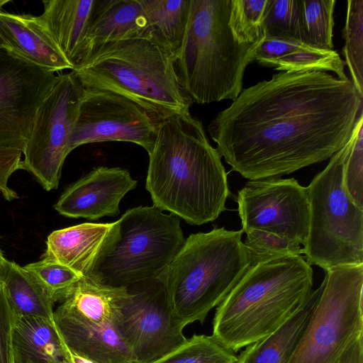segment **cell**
<instances>
[{
    "instance_id": "9a60e30c",
    "label": "cell",
    "mask_w": 363,
    "mask_h": 363,
    "mask_svg": "<svg viewBox=\"0 0 363 363\" xmlns=\"http://www.w3.org/2000/svg\"><path fill=\"white\" fill-rule=\"evenodd\" d=\"M137 184L125 169L98 167L69 185L54 207L60 214L72 218L116 216L120 202Z\"/></svg>"
},
{
    "instance_id": "60d3db41",
    "label": "cell",
    "mask_w": 363,
    "mask_h": 363,
    "mask_svg": "<svg viewBox=\"0 0 363 363\" xmlns=\"http://www.w3.org/2000/svg\"><path fill=\"white\" fill-rule=\"evenodd\" d=\"M0 47H5L6 48V45L4 43V42L2 40V39L0 38Z\"/></svg>"
},
{
    "instance_id": "4fadbf2b",
    "label": "cell",
    "mask_w": 363,
    "mask_h": 363,
    "mask_svg": "<svg viewBox=\"0 0 363 363\" xmlns=\"http://www.w3.org/2000/svg\"><path fill=\"white\" fill-rule=\"evenodd\" d=\"M56 80L54 72L0 47V147L24 151L37 111Z\"/></svg>"
},
{
    "instance_id": "5b68a950",
    "label": "cell",
    "mask_w": 363,
    "mask_h": 363,
    "mask_svg": "<svg viewBox=\"0 0 363 363\" xmlns=\"http://www.w3.org/2000/svg\"><path fill=\"white\" fill-rule=\"evenodd\" d=\"M230 0H191L174 69L185 94L197 104L235 100L260 43H240L229 27Z\"/></svg>"
},
{
    "instance_id": "30bf717a",
    "label": "cell",
    "mask_w": 363,
    "mask_h": 363,
    "mask_svg": "<svg viewBox=\"0 0 363 363\" xmlns=\"http://www.w3.org/2000/svg\"><path fill=\"white\" fill-rule=\"evenodd\" d=\"M84 87L72 71L57 75L40 106L23 154V169L46 191L58 187Z\"/></svg>"
},
{
    "instance_id": "277c9868",
    "label": "cell",
    "mask_w": 363,
    "mask_h": 363,
    "mask_svg": "<svg viewBox=\"0 0 363 363\" xmlns=\"http://www.w3.org/2000/svg\"><path fill=\"white\" fill-rule=\"evenodd\" d=\"M174 58L169 46L150 29L97 48L72 71L84 88L124 96L161 122L189 112L193 103L179 84Z\"/></svg>"
},
{
    "instance_id": "8fae6325",
    "label": "cell",
    "mask_w": 363,
    "mask_h": 363,
    "mask_svg": "<svg viewBox=\"0 0 363 363\" xmlns=\"http://www.w3.org/2000/svg\"><path fill=\"white\" fill-rule=\"evenodd\" d=\"M114 328L138 363H152L169 353L185 340L174 321L166 290L158 278L127 288Z\"/></svg>"
},
{
    "instance_id": "d4e9b609",
    "label": "cell",
    "mask_w": 363,
    "mask_h": 363,
    "mask_svg": "<svg viewBox=\"0 0 363 363\" xmlns=\"http://www.w3.org/2000/svg\"><path fill=\"white\" fill-rule=\"evenodd\" d=\"M0 281L16 318L39 316L54 320V302L24 267L6 259L0 269Z\"/></svg>"
},
{
    "instance_id": "7402d4cb",
    "label": "cell",
    "mask_w": 363,
    "mask_h": 363,
    "mask_svg": "<svg viewBox=\"0 0 363 363\" xmlns=\"http://www.w3.org/2000/svg\"><path fill=\"white\" fill-rule=\"evenodd\" d=\"M12 345L14 363H70L69 350L52 320L15 317Z\"/></svg>"
},
{
    "instance_id": "484cf974",
    "label": "cell",
    "mask_w": 363,
    "mask_h": 363,
    "mask_svg": "<svg viewBox=\"0 0 363 363\" xmlns=\"http://www.w3.org/2000/svg\"><path fill=\"white\" fill-rule=\"evenodd\" d=\"M149 26L172 49L179 50L186 31L191 0H139Z\"/></svg>"
},
{
    "instance_id": "ab89813d",
    "label": "cell",
    "mask_w": 363,
    "mask_h": 363,
    "mask_svg": "<svg viewBox=\"0 0 363 363\" xmlns=\"http://www.w3.org/2000/svg\"><path fill=\"white\" fill-rule=\"evenodd\" d=\"M9 1L10 0H0V11H1L2 6Z\"/></svg>"
},
{
    "instance_id": "4316f807",
    "label": "cell",
    "mask_w": 363,
    "mask_h": 363,
    "mask_svg": "<svg viewBox=\"0 0 363 363\" xmlns=\"http://www.w3.org/2000/svg\"><path fill=\"white\" fill-rule=\"evenodd\" d=\"M301 40L308 45L333 50L335 0H298Z\"/></svg>"
},
{
    "instance_id": "74e56055",
    "label": "cell",
    "mask_w": 363,
    "mask_h": 363,
    "mask_svg": "<svg viewBox=\"0 0 363 363\" xmlns=\"http://www.w3.org/2000/svg\"><path fill=\"white\" fill-rule=\"evenodd\" d=\"M69 362L70 363H96L94 361L79 355L69 350Z\"/></svg>"
},
{
    "instance_id": "cb8c5ba5",
    "label": "cell",
    "mask_w": 363,
    "mask_h": 363,
    "mask_svg": "<svg viewBox=\"0 0 363 363\" xmlns=\"http://www.w3.org/2000/svg\"><path fill=\"white\" fill-rule=\"evenodd\" d=\"M322 290H313L302 306L279 328L245 347L237 363H289Z\"/></svg>"
},
{
    "instance_id": "f1b7e54d",
    "label": "cell",
    "mask_w": 363,
    "mask_h": 363,
    "mask_svg": "<svg viewBox=\"0 0 363 363\" xmlns=\"http://www.w3.org/2000/svg\"><path fill=\"white\" fill-rule=\"evenodd\" d=\"M342 53L357 91L363 97V0H348Z\"/></svg>"
},
{
    "instance_id": "f546056e",
    "label": "cell",
    "mask_w": 363,
    "mask_h": 363,
    "mask_svg": "<svg viewBox=\"0 0 363 363\" xmlns=\"http://www.w3.org/2000/svg\"><path fill=\"white\" fill-rule=\"evenodd\" d=\"M268 0H230L229 27L240 43H260L265 38L264 19Z\"/></svg>"
},
{
    "instance_id": "4dcf8cb0",
    "label": "cell",
    "mask_w": 363,
    "mask_h": 363,
    "mask_svg": "<svg viewBox=\"0 0 363 363\" xmlns=\"http://www.w3.org/2000/svg\"><path fill=\"white\" fill-rule=\"evenodd\" d=\"M345 146L343 185L352 201L363 209V112Z\"/></svg>"
},
{
    "instance_id": "ffe728a7",
    "label": "cell",
    "mask_w": 363,
    "mask_h": 363,
    "mask_svg": "<svg viewBox=\"0 0 363 363\" xmlns=\"http://www.w3.org/2000/svg\"><path fill=\"white\" fill-rule=\"evenodd\" d=\"M255 61L279 71L331 72L341 79L348 78L345 62L337 51L317 48L294 38L265 37L256 50Z\"/></svg>"
},
{
    "instance_id": "d6986e66",
    "label": "cell",
    "mask_w": 363,
    "mask_h": 363,
    "mask_svg": "<svg viewBox=\"0 0 363 363\" xmlns=\"http://www.w3.org/2000/svg\"><path fill=\"white\" fill-rule=\"evenodd\" d=\"M0 38L6 48L37 66L54 72L72 69L37 16L0 11Z\"/></svg>"
},
{
    "instance_id": "8d00e7d4",
    "label": "cell",
    "mask_w": 363,
    "mask_h": 363,
    "mask_svg": "<svg viewBox=\"0 0 363 363\" xmlns=\"http://www.w3.org/2000/svg\"><path fill=\"white\" fill-rule=\"evenodd\" d=\"M338 363H363V337L349 345Z\"/></svg>"
},
{
    "instance_id": "d590c367",
    "label": "cell",
    "mask_w": 363,
    "mask_h": 363,
    "mask_svg": "<svg viewBox=\"0 0 363 363\" xmlns=\"http://www.w3.org/2000/svg\"><path fill=\"white\" fill-rule=\"evenodd\" d=\"M22 152L18 150L0 147V193L8 201L18 198L16 192L8 186L11 175L23 169Z\"/></svg>"
},
{
    "instance_id": "d6a6232c",
    "label": "cell",
    "mask_w": 363,
    "mask_h": 363,
    "mask_svg": "<svg viewBox=\"0 0 363 363\" xmlns=\"http://www.w3.org/2000/svg\"><path fill=\"white\" fill-rule=\"evenodd\" d=\"M24 267L35 277L54 303L62 302L82 278L67 266L45 258Z\"/></svg>"
},
{
    "instance_id": "7c38bea8",
    "label": "cell",
    "mask_w": 363,
    "mask_h": 363,
    "mask_svg": "<svg viewBox=\"0 0 363 363\" xmlns=\"http://www.w3.org/2000/svg\"><path fill=\"white\" fill-rule=\"evenodd\" d=\"M160 123L124 96L84 88L68 152L84 144L121 141L135 143L149 154L153 149Z\"/></svg>"
},
{
    "instance_id": "2e32d148",
    "label": "cell",
    "mask_w": 363,
    "mask_h": 363,
    "mask_svg": "<svg viewBox=\"0 0 363 363\" xmlns=\"http://www.w3.org/2000/svg\"><path fill=\"white\" fill-rule=\"evenodd\" d=\"M118 221L84 223L56 230L48 237L42 258L72 269L82 277L91 278L113 241Z\"/></svg>"
},
{
    "instance_id": "836d02e7",
    "label": "cell",
    "mask_w": 363,
    "mask_h": 363,
    "mask_svg": "<svg viewBox=\"0 0 363 363\" xmlns=\"http://www.w3.org/2000/svg\"><path fill=\"white\" fill-rule=\"evenodd\" d=\"M245 233L243 245L250 264L274 257L303 254L301 245L287 238L261 230H250Z\"/></svg>"
},
{
    "instance_id": "5bb4252c",
    "label": "cell",
    "mask_w": 363,
    "mask_h": 363,
    "mask_svg": "<svg viewBox=\"0 0 363 363\" xmlns=\"http://www.w3.org/2000/svg\"><path fill=\"white\" fill-rule=\"evenodd\" d=\"M242 230H261L304 245L310 210L306 187L294 178L250 180L238 192Z\"/></svg>"
},
{
    "instance_id": "6da1fadb",
    "label": "cell",
    "mask_w": 363,
    "mask_h": 363,
    "mask_svg": "<svg viewBox=\"0 0 363 363\" xmlns=\"http://www.w3.org/2000/svg\"><path fill=\"white\" fill-rule=\"evenodd\" d=\"M362 99L349 78L282 72L242 89L208 131L233 170L250 180L278 178L340 150Z\"/></svg>"
},
{
    "instance_id": "9c48e42d",
    "label": "cell",
    "mask_w": 363,
    "mask_h": 363,
    "mask_svg": "<svg viewBox=\"0 0 363 363\" xmlns=\"http://www.w3.org/2000/svg\"><path fill=\"white\" fill-rule=\"evenodd\" d=\"M324 272L321 292L289 363H338L363 337V264Z\"/></svg>"
},
{
    "instance_id": "1f68e13d",
    "label": "cell",
    "mask_w": 363,
    "mask_h": 363,
    "mask_svg": "<svg viewBox=\"0 0 363 363\" xmlns=\"http://www.w3.org/2000/svg\"><path fill=\"white\" fill-rule=\"evenodd\" d=\"M265 37L301 39L298 0H268L264 19Z\"/></svg>"
},
{
    "instance_id": "ba28073f",
    "label": "cell",
    "mask_w": 363,
    "mask_h": 363,
    "mask_svg": "<svg viewBox=\"0 0 363 363\" xmlns=\"http://www.w3.org/2000/svg\"><path fill=\"white\" fill-rule=\"evenodd\" d=\"M345 155L344 145L306 187L310 220L303 254L324 271L363 264V209L343 185Z\"/></svg>"
},
{
    "instance_id": "3957f363",
    "label": "cell",
    "mask_w": 363,
    "mask_h": 363,
    "mask_svg": "<svg viewBox=\"0 0 363 363\" xmlns=\"http://www.w3.org/2000/svg\"><path fill=\"white\" fill-rule=\"evenodd\" d=\"M313 280V269L301 255L250 264L217 306L213 335L233 352L268 336L305 303Z\"/></svg>"
},
{
    "instance_id": "e0dca14e",
    "label": "cell",
    "mask_w": 363,
    "mask_h": 363,
    "mask_svg": "<svg viewBox=\"0 0 363 363\" xmlns=\"http://www.w3.org/2000/svg\"><path fill=\"white\" fill-rule=\"evenodd\" d=\"M54 321L68 349L96 363H138L112 325H98L58 306Z\"/></svg>"
},
{
    "instance_id": "603a6c76",
    "label": "cell",
    "mask_w": 363,
    "mask_h": 363,
    "mask_svg": "<svg viewBox=\"0 0 363 363\" xmlns=\"http://www.w3.org/2000/svg\"><path fill=\"white\" fill-rule=\"evenodd\" d=\"M128 295L127 288L113 287L82 277L59 307L96 324L114 326Z\"/></svg>"
},
{
    "instance_id": "7a4b0ae2",
    "label": "cell",
    "mask_w": 363,
    "mask_h": 363,
    "mask_svg": "<svg viewBox=\"0 0 363 363\" xmlns=\"http://www.w3.org/2000/svg\"><path fill=\"white\" fill-rule=\"evenodd\" d=\"M149 155L145 188L153 206L201 225L226 210L229 196L221 157L190 112L162 121Z\"/></svg>"
},
{
    "instance_id": "83f0119b",
    "label": "cell",
    "mask_w": 363,
    "mask_h": 363,
    "mask_svg": "<svg viewBox=\"0 0 363 363\" xmlns=\"http://www.w3.org/2000/svg\"><path fill=\"white\" fill-rule=\"evenodd\" d=\"M237 360L235 352L213 335H194L152 363H237Z\"/></svg>"
},
{
    "instance_id": "8992f818",
    "label": "cell",
    "mask_w": 363,
    "mask_h": 363,
    "mask_svg": "<svg viewBox=\"0 0 363 363\" xmlns=\"http://www.w3.org/2000/svg\"><path fill=\"white\" fill-rule=\"evenodd\" d=\"M242 233L220 228L190 234L158 277L182 329L203 323L249 267Z\"/></svg>"
},
{
    "instance_id": "44dd1931",
    "label": "cell",
    "mask_w": 363,
    "mask_h": 363,
    "mask_svg": "<svg viewBox=\"0 0 363 363\" xmlns=\"http://www.w3.org/2000/svg\"><path fill=\"white\" fill-rule=\"evenodd\" d=\"M150 29L139 0H96L84 57L103 45L141 35Z\"/></svg>"
},
{
    "instance_id": "f35d334b",
    "label": "cell",
    "mask_w": 363,
    "mask_h": 363,
    "mask_svg": "<svg viewBox=\"0 0 363 363\" xmlns=\"http://www.w3.org/2000/svg\"><path fill=\"white\" fill-rule=\"evenodd\" d=\"M6 259L4 257L2 251L0 249V269Z\"/></svg>"
},
{
    "instance_id": "52a82bcc",
    "label": "cell",
    "mask_w": 363,
    "mask_h": 363,
    "mask_svg": "<svg viewBox=\"0 0 363 363\" xmlns=\"http://www.w3.org/2000/svg\"><path fill=\"white\" fill-rule=\"evenodd\" d=\"M118 221L116 235L91 279L128 288L158 278L183 245L181 218L157 207L128 209Z\"/></svg>"
},
{
    "instance_id": "e575fe53",
    "label": "cell",
    "mask_w": 363,
    "mask_h": 363,
    "mask_svg": "<svg viewBox=\"0 0 363 363\" xmlns=\"http://www.w3.org/2000/svg\"><path fill=\"white\" fill-rule=\"evenodd\" d=\"M15 315L0 281V363H14L12 330Z\"/></svg>"
},
{
    "instance_id": "ac0fdd59",
    "label": "cell",
    "mask_w": 363,
    "mask_h": 363,
    "mask_svg": "<svg viewBox=\"0 0 363 363\" xmlns=\"http://www.w3.org/2000/svg\"><path fill=\"white\" fill-rule=\"evenodd\" d=\"M95 3L96 0H44L43 12L37 16L72 69L84 56Z\"/></svg>"
}]
</instances>
